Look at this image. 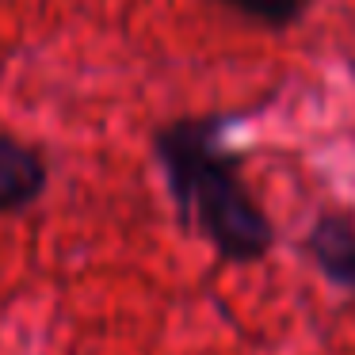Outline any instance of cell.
<instances>
[{"mask_svg":"<svg viewBox=\"0 0 355 355\" xmlns=\"http://www.w3.org/2000/svg\"><path fill=\"white\" fill-rule=\"evenodd\" d=\"M230 119H176L153 138L180 218L230 263H256L275 245V225L241 180V157L225 149Z\"/></svg>","mask_w":355,"mask_h":355,"instance_id":"obj_1","label":"cell"},{"mask_svg":"<svg viewBox=\"0 0 355 355\" xmlns=\"http://www.w3.org/2000/svg\"><path fill=\"white\" fill-rule=\"evenodd\" d=\"M302 252L329 283L355 294V218L347 210H321L302 237Z\"/></svg>","mask_w":355,"mask_h":355,"instance_id":"obj_2","label":"cell"},{"mask_svg":"<svg viewBox=\"0 0 355 355\" xmlns=\"http://www.w3.org/2000/svg\"><path fill=\"white\" fill-rule=\"evenodd\" d=\"M46 157L35 146L0 134V214H19L46 191Z\"/></svg>","mask_w":355,"mask_h":355,"instance_id":"obj_3","label":"cell"},{"mask_svg":"<svg viewBox=\"0 0 355 355\" xmlns=\"http://www.w3.org/2000/svg\"><path fill=\"white\" fill-rule=\"evenodd\" d=\"M222 4L233 12H241V16L252 19V24L271 27V31L291 27L294 19L306 12V0H222Z\"/></svg>","mask_w":355,"mask_h":355,"instance_id":"obj_4","label":"cell"}]
</instances>
